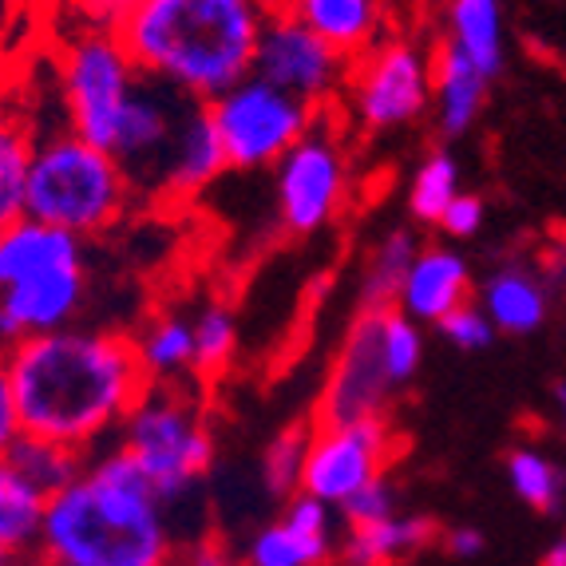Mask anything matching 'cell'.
<instances>
[{"instance_id": "6da1fadb", "label": "cell", "mask_w": 566, "mask_h": 566, "mask_svg": "<svg viewBox=\"0 0 566 566\" xmlns=\"http://www.w3.org/2000/svg\"><path fill=\"white\" fill-rule=\"evenodd\" d=\"M0 385L20 432L84 455L107 428L132 420L155 377L132 337L56 329L17 340Z\"/></svg>"}, {"instance_id": "7a4b0ae2", "label": "cell", "mask_w": 566, "mask_h": 566, "mask_svg": "<svg viewBox=\"0 0 566 566\" xmlns=\"http://www.w3.org/2000/svg\"><path fill=\"white\" fill-rule=\"evenodd\" d=\"M40 566H170L163 500L127 448L95 460L72 488L48 503Z\"/></svg>"}, {"instance_id": "3957f363", "label": "cell", "mask_w": 566, "mask_h": 566, "mask_svg": "<svg viewBox=\"0 0 566 566\" xmlns=\"http://www.w3.org/2000/svg\"><path fill=\"white\" fill-rule=\"evenodd\" d=\"M262 29V0H127L115 40L139 72L214 104L258 67Z\"/></svg>"}, {"instance_id": "277c9868", "label": "cell", "mask_w": 566, "mask_h": 566, "mask_svg": "<svg viewBox=\"0 0 566 566\" xmlns=\"http://www.w3.org/2000/svg\"><path fill=\"white\" fill-rule=\"evenodd\" d=\"M127 207V170L112 151L60 135L32 159L24 214L67 234H99L115 227Z\"/></svg>"}, {"instance_id": "5b68a950", "label": "cell", "mask_w": 566, "mask_h": 566, "mask_svg": "<svg viewBox=\"0 0 566 566\" xmlns=\"http://www.w3.org/2000/svg\"><path fill=\"white\" fill-rule=\"evenodd\" d=\"M123 448L151 475L163 507L182 500L214 463V436L202 412L179 385L167 380H155L151 392L132 412Z\"/></svg>"}, {"instance_id": "8992f818", "label": "cell", "mask_w": 566, "mask_h": 566, "mask_svg": "<svg viewBox=\"0 0 566 566\" xmlns=\"http://www.w3.org/2000/svg\"><path fill=\"white\" fill-rule=\"evenodd\" d=\"M207 112L222 135L230 167H265L285 159L305 139V127L317 119V107L262 76L218 95L214 104H207Z\"/></svg>"}, {"instance_id": "52a82bcc", "label": "cell", "mask_w": 566, "mask_h": 566, "mask_svg": "<svg viewBox=\"0 0 566 566\" xmlns=\"http://www.w3.org/2000/svg\"><path fill=\"white\" fill-rule=\"evenodd\" d=\"M397 388L400 385L388 368V310H360L329 368L313 428L385 420V408Z\"/></svg>"}, {"instance_id": "ba28073f", "label": "cell", "mask_w": 566, "mask_h": 566, "mask_svg": "<svg viewBox=\"0 0 566 566\" xmlns=\"http://www.w3.org/2000/svg\"><path fill=\"white\" fill-rule=\"evenodd\" d=\"M64 99L72 135L112 151L132 104V56L112 36H84L64 52Z\"/></svg>"}, {"instance_id": "9c48e42d", "label": "cell", "mask_w": 566, "mask_h": 566, "mask_svg": "<svg viewBox=\"0 0 566 566\" xmlns=\"http://www.w3.org/2000/svg\"><path fill=\"white\" fill-rule=\"evenodd\" d=\"M400 455V440L385 420L313 428L302 491L322 503H349L368 483L385 480L388 463Z\"/></svg>"}, {"instance_id": "30bf717a", "label": "cell", "mask_w": 566, "mask_h": 566, "mask_svg": "<svg viewBox=\"0 0 566 566\" xmlns=\"http://www.w3.org/2000/svg\"><path fill=\"white\" fill-rule=\"evenodd\" d=\"M345 190V159L329 132H310L282 163L277 175V207L293 234H310L329 222Z\"/></svg>"}, {"instance_id": "8fae6325", "label": "cell", "mask_w": 566, "mask_h": 566, "mask_svg": "<svg viewBox=\"0 0 566 566\" xmlns=\"http://www.w3.org/2000/svg\"><path fill=\"white\" fill-rule=\"evenodd\" d=\"M340 52L305 29L293 17H265L262 48H258V76L297 95L310 107L329 104L333 80H337Z\"/></svg>"}, {"instance_id": "7c38bea8", "label": "cell", "mask_w": 566, "mask_h": 566, "mask_svg": "<svg viewBox=\"0 0 566 566\" xmlns=\"http://www.w3.org/2000/svg\"><path fill=\"white\" fill-rule=\"evenodd\" d=\"M432 72H424V60L408 44H388L360 56L353 72V99H357L360 123L373 132L397 127L420 115L428 99Z\"/></svg>"}, {"instance_id": "4fadbf2b", "label": "cell", "mask_w": 566, "mask_h": 566, "mask_svg": "<svg viewBox=\"0 0 566 566\" xmlns=\"http://www.w3.org/2000/svg\"><path fill=\"white\" fill-rule=\"evenodd\" d=\"M80 297H84V265L80 262L52 265V270L20 277V282L4 285L0 333L12 345L24 337H36V333H56L76 313Z\"/></svg>"}, {"instance_id": "5bb4252c", "label": "cell", "mask_w": 566, "mask_h": 566, "mask_svg": "<svg viewBox=\"0 0 566 566\" xmlns=\"http://www.w3.org/2000/svg\"><path fill=\"white\" fill-rule=\"evenodd\" d=\"M285 503L290 507L282 520L250 538L242 566H325L333 558L329 503L313 500L305 491H297Z\"/></svg>"}, {"instance_id": "9a60e30c", "label": "cell", "mask_w": 566, "mask_h": 566, "mask_svg": "<svg viewBox=\"0 0 566 566\" xmlns=\"http://www.w3.org/2000/svg\"><path fill=\"white\" fill-rule=\"evenodd\" d=\"M265 17H293L322 40H329L340 56L365 52L377 32V0H262Z\"/></svg>"}, {"instance_id": "2e32d148", "label": "cell", "mask_w": 566, "mask_h": 566, "mask_svg": "<svg viewBox=\"0 0 566 566\" xmlns=\"http://www.w3.org/2000/svg\"><path fill=\"white\" fill-rule=\"evenodd\" d=\"M222 167H230L222 135H218L207 107H195L179 127L167 175H163V190H167L170 199H187V195L207 187Z\"/></svg>"}, {"instance_id": "e0dca14e", "label": "cell", "mask_w": 566, "mask_h": 566, "mask_svg": "<svg viewBox=\"0 0 566 566\" xmlns=\"http://www.w3.org/2000/svg\"><path fill=\"white\" fill-rule=\"evenodd\" d=\"M182 119L170 112V104L163 95H143L132 92V104L123 112L119 135H115L112 155L123 163V170H139L143 159H159L163 175H167L170 151H175V139H179Z\"/></svg>"}, {"instance_id": "ac0fdd59", "label": "cell", "mask_w": 566, "mask_h": 566, "mask_svg": "<svg viewBox=\"0 0 566 566\" xmlns=\"http://www.w3.org/2000/svg\"><path fill=\"white\" fill-rule=\"evenodd\" d=\"M67 262H80L76 234H67V230L44 227L36 218H20L0 234V282L4 285Z\"/></svg>"}, {"instance_id": "d6986e66", "label": "cell", "mask_w": 566, "mask_h": 566, "mask_svg": "<svg viewBox=\"0 0 566 566\" xmlns=\"http://www.w3.org/2000/svg\"><path fill=\"white\" fill-rule=\"evenodd\" d=\"M432 84L440 87V123H444V135L468 132V123L475 119L483 104V72L472 64V56L463 52L455 40L440 36L432 48Z\"/></svg>"}, {"instance_id": "ffe728a7", "label": "cell", "mask_w": 566, "mask_h": 566, "mask_svg": "<svg viewBox=\"0 0 566 566\" xmlns=\"http://www.w3.org/2000/svg\"><path fill=\"white\" fill-rule=\"evenodd\" d=\"M463 297H468V265L444 250H428L424 258H416L400 293L405 310L424 322H444L448 313L463 310Z\"/></svg>"}, {"instance_id": "44dd1931", "label": "cell", "mask_w": 566, "mask_h": 566, "mask_svg": "<svg viewBox=\"0 0 566 566\" xmlns=\"http://www.w3.org/2000/svg\"><path fill=\"white\" fill-rule=\"evenodd\" d=\"M48 495L20 480L12 468H0V555L4 563H29L36 558L44 538Z\"/></svg>"}, {"instance_id": "7402d4cb", "label": "cell", "mask_w": 566, "mask_h": 566, "mask_svg": "<svg viewBox=\"0 0 566 566\" xmlns=\"http://www.w3.org/2000/svg\"><path fill=\"white\" fill-rule=\"evenodd\" d=\"M436 535V523L424 515H392V520L368 523V527H349V538L340 547L345 566H388L397 558L412 555Z\"/></svg>"}, {"instance_id": "603a6c76", "label": "cell", "mask_w": 566, "mask_h": 566, "mask_svg": "<svg viewBox=\"0 0 566 566\" xmlns=\"http://www.w3.org/2000/svg\"><path fill=\"white\" fill-rule=\"evenodd\" d=\"M4 468H12L20 480L29 483V488H36L40 495H48V500H56L60 491L72 488V483L87 472L80 452L52 444V440H36V436H24V432L4 448Z\"/></svg>"}, {"instance_id": "cb8c5ba5", "label": "cell", "mask_w": 566, "mask_h": 566, "mask_svg": "<svg viewBox=\"0 0 566 566\" xmlns=\"http://www.w3.org/2000/svg\"><path fill=\"white\" fill-rule=\"evenodd\" d=\"M416 265V242L408 230L388 234L385 242L373 250L365 285H360V310H397L405 282Z\"/></svg>"}, {"instance_id": "d4e9b609", "label": "cell", "mask_w": 566, "mask_h": 566, "mask_svg": "<svg viewBox=\"0 0 566 566\" xmlns=\"http://www.w3.org/2000/svg\"><path fill=\"white\" fill-rule=\"evenodd\" d=\"M32 132L29 123L4 119L0 132V222L12 227L24 218V195H29V175H32Z\"/></svg>"}, {"instance_id": "484cf974", "label": "cell", "mask_w": 566, "mask_h": 566, "mask_svg": "<svg viewBox=\"0 0 566 566\" xmlns=\"http://www.w3.org/2000/svg\"><path fill=\"white\" fill-rule=\"evenodd\" d=\"M452 29H455V44L472 56V64L480 67L483 76H495L503 64L500 9H495V0H455Z\"/></svg>"}, {"instance_id": "4316f807", "label": "cell", "mask_w": 566, "mask_h": 566, "mask_svg": "<svg viewBox=\"0 0 566 566\" xmlns=\"http://www.w3.org/2000/svg\"><path fill=\"white\" fill-rule=\"evenodd\" d=\"M507 475H511L515 495H520L527 507L543 511V515H555V511L563 507L566 480L543 452H535V448H515V452L507 455Z\"/></svg>"}, {"instance_id": "83f0119b", "label": "cell", "mask_w": 566, "mask_h": 566, "mask_svg": "<svg viewBox=\"0 0 566 566\" xmlns=\"http://www.w3.org/2000/svg\"><path fill=\"white\" fill-rule=\"evenodd\" d=\"M310 444H313V420H310V424L285 428L274 444H270V452H265L262 480H265V491H270L274 500H293V495L302 491Z\"/></svg>"}, {"instance_id": "f1b7e54d", "label": "cell", "mask_w": 566, "mask_h": 566, "mask_svg": "<svg viewBox=\"0 0 566 566\" xmlns=\"http://www.w3.org/2000/svg\"><path fill=\"white\" fill-rule=\"evenodd\" d=\"M543 293L531 277L523 274H500L488 285V313L503 325L507 333H527L543 322Z\"/></svg>"}, {"instance_id": "f546056e", "label": "cell", "mask_w": 566, "mask_h": 566, "mask_svg": "<svg viewBox=\"0 0 566 566\" xmlns=\"http://www.w3.org/2000/svg\"><path fill=\"white\" fill-rule=\"evenodd\" d=\"M230 357H234V322L227 310L210 305L195 329V373L202 380H218L227 373Z\"/></svg>"}, {"instance_id": "4dcf8cb0", "label": "cell", "mask_w": 566, "mask_h": 566, "mask_svg": "<svg viewBox=\"0 0 566 566\" xmlns=\"http://www.w3.org/2000/svg\"><path fill=\"white\" fill-rule=\"evenodd\" d=\"M455 199H460L455 195V163L448 155H436L420 167L412 182V214L420 222H440Z\"/></svg>"}, {"instance_id": "1f68e13d", "label": "cell", "mask_w": 566, "mask_h": 566, "mask_svg": "<svg viewBox=\"0 0 566 566\" xmlns=\"http://www.w3.org/2000/svg\"><path fill=\"white\" fill-rule=\"evenodd\" d=\"M139 349H143L147 368L159 373V377H167L175 368L195 365V329H187V322H179V317H163V322L147 333V340H143Z\"/></svg>"}, {"instance_id": "d6a6232c", "label": "cell", "mask_w": 566, "mask_h": 566, "mask_svg": "<svg viewBox=\"0 0 566 566\" xmlns=\"http://www.w3.org/2000/svg\"><path fill=\"white\" fill-rule=\"evenodd\" d=\"M416 365H420V333L400 310H388V368L400 388L412 380Z\"/></svg>"}, {"instance_id": "836d02e7", "label": "cell", "mask_w": 566, "mask_h": 566, "mask_svg": "<svg viewBox=\"0 0 566 566\" xmlns=\"http://www.w3.org/2000/svg\"><path fill=\"white\" fill-rule=\"evenodd\" d=\"M340 515L349 527H368V523H380V520H392L397 515V491L388 480L368 483L365 491H357L349 503H340Z\"/></svg>"}, {"instance_id": "e575fe53", "label": "cell", "mask_w": 566, "mask_h": 566, "mask_svg": "<svg viewBox=\"0 0 566 566\" xmlns=\"http://www.w3.org/2000/svg\"><path fill=\"white\" fill-rule=\"evenodd\" d=\"M440 325H444V333L460 345V349H488L491 345V325L483 322V313L468 310V305L455 310V313H448Z\"/></svg>"}, {"instance_id": "d590c367", "label": "cell", "mask_w": 566, "mask_h": 566, "mask_svg": "<svg viewBox=\"0 0 566 566\" xmlns=\"http://www.w3.org/2000/svg\"><path fill=\"white\" fill-rule=\"evenodd\" d=\"M483 222V202L472 199V195H463V199H455L452 207H448V214L440 218V227L448 230L452 238H468L475 234Z\"/></svg>"}, {"instance_id": "8d00e7d4", "label": "cell", "mask_w": 566, "mask_h": 566, "mask_svg": "<svg viewBox=\"0 0 566 566\" xmlns=\"http://www.w3.org/2000/svg\"><path fill=\"white\" fill-rule=\"evenodd\" d=\"M170 566H238V563L227 555V547H222V543H214V538H202V543H190L182 555H175V563H170Z\"/></svg>"}, {"instance_id": "74e56055", "label": "cell", "mask_w": 566, "mask_h": 566, "mask_svg": "<svg viewBox=\"0 0 566 566\" xmlns=\"http://www.w3.org/2000/svg\"><path fill=\"white\" fill-rule=\"evenodd\" d=\"M448 551H452L455 558H475V555H483V535L475 527H455L452 535H448Z\"/></svg>"}, {"instance_id": "f35d334b", "label": "cell", "mask_w": 566, "mask_h": 566, "mask_svg": "<svg viewBox=\"0 0 566 566\" xmlns=\"http://www.w3.org/2000/svg\"><path fill=\"white\" fill-rule=\"evenodd\" d=\"M543 566H566V535L555 538V543L543 551Z\"/></svg>"}, {"instance_id": "ab89813d", "label": "cell", "mask_w": 566, "mask_h": 566, "mask_svg": "<svg viewBox=\"0 0 566 566\" xmlns=\"http://www.w3.org/2000/svg\"><path fill=\"white\" fill-rule=\"evenodd\" d=\"M555 400H558V416H563V428H566V385L555 388Z\"/></svg>"}, {"instance_id": "60d3db41", "label": "cell", "mask_w": 566, "mask_h": 566, "mask_svg": "<svg viewBox=\"0 0 566 566\" xmlns=\"http://www.w3.org/2000/svg\"><path fill=\"white\" fill-rule=\"evenodd\" d=\"M4 566H40L36 558H29V563H4Z\"/></svg>"}, {"instance_id": "b9f144b4", "label": "cell", "mask_w": 566, "mask_h": 566, "mask_svg": "<svg viewBox=\"0 0 566 566\" xmlns=\"http://www.w3.org/2000/svg\"><path fill=\"white\" fill-rule=\"evenodd\" d=\"M29 4H52V0H29Z\"/></svg>"}]
</instances>
